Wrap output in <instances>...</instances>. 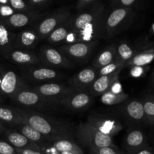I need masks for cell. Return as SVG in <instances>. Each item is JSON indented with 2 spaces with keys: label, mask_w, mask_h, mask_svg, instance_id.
I'll use <instances>...</instances> for the list:
<instances>
[{
  "label": "cell",
  "mask_w": 154,
  "mask_h": 154,
  "mask_svg": "<svg viewBox=\"0 0 154 154\" xmlns=\"http://www.w3.org/2000/svg\"><path fill=\"white\" fill-rule=\"evenodd\" d=\"M0 154H17L16 150L8 142L0 139Z\"/></svg>",
  "instance_id": "cell-32"
},
{
  "label": "cell",
  "mask_w": 154,
  "mask_h": 154,
  "mask_svg": "<svg viewBox=\"0 0 154 154\" xmlns=\"http://www.w3.org/2000/svg\"><path fill=\"white\" fill-rule=\"evenodd\" d=\"M92 102V96L86 91L76 90L65 98L60 103L72 111H81L87 108Z\"/></svg>",
  "instance_id": "cell-8"
},
{
  "label": "cell",
  "mask_w": 154,
  "mask_h": 154,
  "mask_svg": "<svg viewBox=\"0 0 154 154\" xmlns=\"http://www.w3.org/2000/svg\"><path fill=\"white\" fill-rule=\"evenodd\" d=\"M26 87H28L26 83L16 72L12 70H4L0 83V96H8L11 99L19 90Z\"/></svg>",
  "instance_id": "cell-5"
},
{
  "label": "cell",
  "mask_w": 154,
  "mask_h": 154,
  "mask_svg": "<svg viewBox=\"0 0 154 154\" xmlns=\"http://www.w3.org/2000/svg\"><path fill=\"white\" fill-rule=\"evenodd\" d=\"M135 0H121L122 3H123L124 5H130L131 4L134 2Z\"/></svg>",
  "instance_id": "cell-37"
},
{
  "label": "cell",
  "mask_w": 154,
  "mask_h": 154,
  "mask_svg": "<svg viewBox=\"0 0 154 154\" xmlns=\"http://www.w3.org/2000/svg\"><path fill=\"white\" fill-rule=\"evenodd\" d=\"M11 99L23 106L32 108H45L56 105L40 96L33 89L30 90L28 87L19 90L12 96Z\"/></svg>",
  "instance_id": "cell-4"
},
{
  "label": "cell",
  "mask_w": 154,
  "mask_h": 154,
  "mask_svg": "<svg viewBox=\"0 0 154 154\" xmlns=\"http://www.w3.org/2000/svg\"><path fill=\"white\" fill-rule=\"evenodd\" d=\"M5 127L4 124L0 121V134L3 133V132H5Z\"/></svg>",
  "instance_id": "cell-38"
},
{
  "label": "cell",
  "mask_w": 154,
  "mask_h": 154,
  "mask_svg": "<svg viewBox=\"0 0 154 154\" xmlns=\"http://www.w3.org/2000/svg\"><path fill=\"white\" fill-rule=\"evenodd\" d=\"M0 101H1V97H0Z\"/></svg>",
  "instance_id": "cell-45"
},
{
  "label": "cell",
  "mask_w": 154,
  "mask_h": 154,
  "mask_svg": "<svg viewBox=\"0 0 154 154\" xmlns=\"http://www.w3.org/2000/svg\"><path fill=\"white\" fill-rule=\"evenodd\" d=\"M18 129H19L20 132L21 134H23L28 139L36 143V144L39 142H43L45 138H46L40 132H38L36 129H35L34 128L32 127L29 125L26 124V123H23L22 125L18 126Z\"/></svg>",
  "instance_id": "cell-27"
},
{
  "label": "cell",
  "mask_w": 154,
  "mask_h": 154,
  "mask_svg": "<svg viewBox=\"0 0 154 154\" xmlns=\"http://www.w3.org/2000/svg\"><path fill=\"white\" fill-rule=\"evenodd\" d=\"M119 72L109 75L98 77L90 87V94L93 96H102L103 93L109 90L113 85L118 81Z\"/></svg>",
  "instance_id": "cell-12"
},
{
  "label": "cell",
  "mask_w": 154,
  "mask_h": 154,
  "mask_svg": "<svg viewBox=\"0 0 154 154\" xmlns=\"http://www.w3.org/2000/svg\"><path fill=\"white\" fill-rule=\"evenodd\" d=\"M32 1L34 2L38 3V2H42V1H45V0H32Z\"/></svg>",
  "instance_id": "cell-43"
},
{
  "label": "cell",
  "mask_w": 154,
  "mask_h": 154,
  "mask_svg": "<svg viewBox=\"0 0 154 154\" xmlns=\"http://www.w3.org/2000/svg\"><path fill=\"white\" fill-rule=\"evenodd\" d=\"M137 154H152L151 152L147 150H140Z\"/></svg>",
  "instance_id": "cell-39"
},
{
  "label": "cell",
  "mask_w": 154,
  "mask_h": 154,
  "mask_svg": "<svg viewBox=\"0 0 154 154\" xmlns=\"http://www.w3.org/2000/svg\"><path fill=\"white\" fill-rule=\"evenodd\" d=\"M126 112L131 119L135 120H141L145 116L144 105L141 102L132 101L126 107Z\"/></svg>",
  "instance_id": "cell-26"
},
{
  "label": "cell",
  "mask_w": 154,
  "mask_h": 154,
  "mask_svg": "<svg viewBox=\"0 0 154 154\" xmlns=\"http://www.w3.org/2000/svg\"><path fill=\"white\" fill-rule=\"evenodd\" d=\"M12 14H14V11L10 6L6 5H2L0 6V17L8 18Z\"/></svg>",
  "instance_id": "cell-34"
},
{
  "label": "cell",
  "mask_w": 154,
  "mask_h": 154,
  "mask_svg": "<svg viewBox=\"0 0 154 154\" xmlns=\"http://www.w3.org/2000/svg\"><path fill=\"white\" fill-rule=\"evenodd\" d=\"M8 0H0V3L2 5H5L7 3Z\"/></svg>",
  "instance_id": "cell-41"
},
{
  "label": "cell",
  "mask_w": 154,
  "mask_h": 154,
  "mask_svg": "<svg viewBox=\"0 0 154 154\" xmlns=\"http://www.w3.org/2000/svg\"><path fill=\"white\" fill-rule=\"evenodd\" d=\"M38 57L40 63L49 67L69 68L72 66L70 60L60 50L51 47H42Z\"/></svg>",
  "instance_id": "cell-6"
},
{
  "label": "cell",
  "mask_w": 154,
  "mask_h": 154,
  "mask_svg": "<svg viewBox=\"0 0 154 154\" xmlns=\"http://www.w3.org/2000/svg\"><path fill=\"white\" fill-rule=\"evenodd\" d=\"M71 35L70 26H61L57 27L50 34L47 40L51 44H60L62 42H67Z\"/></svg>",
  "instance_id": "cell-21"
},
{
  "label": "cell",
  "mask_w": 154,
  "mask_h": 154,
  "mask_svg": "<svg viewBox=\"0 0 154 154\" xmlns=\"http://www.w3.org/2000/svg\"><path fill=\"white\" fill-rule=\"evenodd\" d=\"M84 1H87V2H88V1H90V0H84Z\"/></svg>",
  "instance_id": "cell-44"
},
{
  "label": "cell",
  "mask_w": 154,
  "mask_h": 154,
  "mask_svg": "<svg viewBox=\"0 0 154 154\" xmlns=\"http://www.w3.org/2000/svg\"><path fill=\"white\" fill-rule=\"evenodd\" d=\"M40 42L35 29H26L16 35L14 48L31 51Z\"/></svg>",
  "instance_id": "cell-14"
},
{
  "label": "cell",
  "mask_w": 154,
  "mask_h": 154,
  "mask_svg": "<svg viewBox=\"0 0 154 154\" xmlns=\"http://www.w3.org/2000/svg\"><path fill=\"white\" fill-rule=\"evenodd\" d=\"M17 154H44L41 150H32V149H16Z\"/></svg>",
  "instance_id": "cell-36"
},
{
  "label": "cell",
  "mask_w": 154,
  "mask_h": 154,
  "mask_svg": "<svg viewBox=\"0 0 154 154\" xmlns=\"http://www.w3.org/2000/svg\"><path fill=\"white\" fill-rule=\"evenodd\" d=\"M16 35L5 23L0 21V54L8 58L12 50L14 48Z\"/></svg>",
  "instance_id": "cell-10"
},
{
  "label": "cell",
  "mask_w": 154,
  "mask_h": 154,
  "mask_svg": "<svg viewBox=\"0 0 154 154\" xmlns=\"http://www.w3.org/2000/svg\"><path fill=\"white\" fill-rule=\"evenodd\" d=\"M116 60V45H111L104 49L99 53V55L93 60V66L99 69L110 63H113Z\"/></svg>",
  "instance_id": "cell-19"
},
{
  "label": "cell",
  "mask_w": 154,
  "mask_h": 154,
  "mask_svg": "<svg viewBox=\"0 0 154 154\" xmlns=\"http://www.w3.org/2000/svg\"><path fill=\"white\" fill-rule=\"evenodd\" d=\"M96 42H74L63 45L60 48L68 59H73L78 61H84L87 60L93 52Z\"/></svg>",
  "instance_id": "cell-7"
},
{
  "label": "cell",
  "mask_w": 154,
  "mask_h": 154,
  "mask_svg": "<svg viewBox=\"0 0 154 154\" xmlns=\"http://www.w3.org/2000/svg\"><path fill=\"white\" fill-rule=\"evenodd\" d=\"M97 78V72L96 70L91 68H87L76 74L71 79L69 84L75 90L86 91L87 89L90 88Z\"/></svg>",
  "instance_id": "cell-9"
},
{
  "label": "cell",
  "mask_w": 154,
  "mask_h": 154,
  "mask_svg": "<svg viewBox=\"0 0 154 154\" xmlns=\"http://www.w3.org/2000/svg\"><path fill=\"white\" fill-rule=\"evenodd\" d=\"M53 147L57 152H69L73 154H84L79 145L67 138L57 139L54 141Z\"/></svg>",
  "instance_id": "cell-20"
},
{
  "label": "cell",
  "mask_w": 154,
  "mask_h": 154,
  "mask_svg": "<svg viewBox=\"0 0 154 154\" xmlns=\"http://www.w3.org/2000/svg\"><path fill=\"white\" fill-rule=\"evenodd\" d=\"M91 154H123L117 147H105L102 148L90 150Z\"/></svg>",
  "instance_id": "cell-31"
},
{
  "label": "cell",
  "mask_w": 154,
  "mask_h": 154,
  "mask_svg": "<svg viewBox=\"0 0 154 154\" xmlns=\"http://www.w3.org/2000/svg\"><path fill=\"white\" fill-rule=\"evenodd\" d=\"M144 135L141 131L134 130L129 132L126 138V147L128 152H132L141 147L144 142Z\"/></svg>",
  "instance_id": "cell-22"
},
{
  "label": "cell",
  "mask_w": 154,
  "mask_h": 154,
  "mask_svg": "<svg viewBox=\"0 0 154 154\" xmlns=\"http://www.w3.org/2000/svg\"><path fill=\"white\" fill-rule=\"evenodd\" d=\"M60 73L48 67L30 68L24 71V77L32 81H45L60 78Z\"/></svg>",
  "instance_id": "cell-11"
},
{
  "label": "cell",
  "mask_w": 154,
  "mask_h": 154,
  "mask_svg": "<svg viewBox=\"0 0 154 154\" xmlns=\"http://www.w3.org/2000/svg\"><path fill=\"white\" fill-rule=\"evenodd\" d=\"M132 57L133 51L128 44L120 43L116 46V60L120 62L123 66L127 65Z\"/></svg>",
  "instance_id": "cell-25"
},
{
  "label": "cell",
  "mask_w": 154,
  "mask_h": 154,
  "mask_svg": "<svg viewBox=\"0 0 154 154\" xmlns=\"http://www.w3.org/2000/svg\"><path fill=\"white\" fill-rule=\"evenodd\" d=\"M33 90L54 105H60L65 98L76 91L70 84L66 85L55 82H47L39 84L34 87Z\"/></svg>",
  "instance_id": "cell-3"
},
{
  "label": "cell",
  "mask_w": 154,
  "mask_h": 154,
  "mask_svg": "<svg viewBox=\"0 0 154 154\" xmlns=\"http://www.w3.org/2000/svg\"><path fill=\"white\" fill-rule=\"evenodd\" d=\"M144 114L150 119H154V102L152 101H147L143 104Z\"/></svg>",
  "instance_id": "cell-33"
},
{
  "label": "cell",
  "mask_w": 154,
  "mask_h": 154,
  "mask_svg": "<svg viewBox=\"0 0 154 154\" xmlns=\"http://www.w3.org/2000/svg\"><path fill=\"white\" fill-rule=\"evenodd\" d=\"M5 135L8 141L7 142H8L14 148L41 150V147L38 145V144L30 141L20 132L8 130L5 132Z\"/></svg>",
  "instance_id": "cell-13"
},
{
  "label": "cell",
  "mask_w": 154,
  "mask_h": 154,
  "mask_svg": "<svg viewBox=\"0 0 154 154\" xmlns=\"http://www.w3.org/2000/svg\"><path fill=\"white\" fill-rule=\"evenodd\" d=\"M59 154H73L72 153H69V152H58Z\"/></svg>",
  "instance_id": "cell-42"
},
{
  "label": "cell",
  "mask_w": 154,
  "mask_h": 154,
  "mask_svg": "<svg viewBox=\"0 0 154 154\" xmlns=\"http://www.w3.org/2000/svg\"><path fill=\"white\" fill-rule=\"evenodd\" d=\"M90 123L93 124V126H96V128H98L102 132L110 135L111 137L118 132L119 126H120L119 124L116 123L114 120H102V121L101 120H96V123Z\"/></svg>",
  "instance_id": "cell-28"
},
{
  "label": "cell",
  "mask_w": 154,
  "mask_h": 154,
  "mask_svg": "<svg viewBox=\"0 0 154 154\" xmlns=\"http://www.w3.org/2000/svg\"><path fill=\"white\" fill-rule=\"evenodd\" d=\"M77 138L90 150L105 147H115L112 137L99 130L90 123H81L76 132Z\"/></svg>",
  "instance_id": "cell-2"
},
{
  "label": "cell",
  "mask_w": 154,
  "mask_h": 154,
  "mask_svg": "<svg viewBox=\"0 0 154 154\" xmlns=\"http://www.w3.org/2000/svg\"><path fill=\"white\" fill-rule=\"evenodd\" d=\"M18 110L22 116L23 123L31 126L45 138H57V140L67 138L69 135V129L64 125L60 124L37 113L21 109Z\"/></svg>",
  "instance_id": "cell-1"
},
{
  "label": "cell",
  "mask_w": 154,
  "mask_h": 154,
  "mask_svg": "<svg viewBox=\"0 0 154 154\" xmlns=\"http://www.w3.org/2000/svg\"><path fill=\"white\" fill-rule=\"evenodd\" d=\"M60 20L59 18L48 17L39 23L35 31L38 36L39 40L47 39L51 32L60 26Z\"/></svg>",
  "instance_id": "cell-18"
},
{
  "label": "cell",
  "mask_w": 154,
  "mask_h": 154,
  "mask_svg": "<svg viewBox=\"0 0 154 154\" xmlns=\"http://www.w3.org/2000/svg\"><path fill=\"white\" fill-rule=\"evenodd\" d=\"M11 5L17 10H21L25 8L26 5L22 0H10Z\"/></svg>",
  "instance_id": "cell-35"
},
{
  "label": "cell",
  "mask_w": 154,
  "mask_h": 154,
  "mask_svg": "<svg viewBox=\"0 0 154 154\" xmlns=\"http://www.w3.org/2000/svg\"><path fill=\"white\" fill-rule=\"evenodd\" d=\"M3 72H4V69H2V68L0 67V83H1V80H2V78ZM0 97H1V96H0Z\"/></svg>",
  "instance_id": "cell-40"
},
{
  "label": "cell",
  "mask_w": 154,
  "mask_h": 154,
  "mask_svg": "<svg viewBox=\"0 0 154 154\" xmlns=\"http://www.w3.org/2000/svg\"><path fill=\"white\" fill-rule=\"evenodd\" d=\"M9 28L22 29L28 26L30 23V18L28 15L21 13L14 14L9 17L6 22H4Z\"/></svg>",
  "instance_id": "cell-23"
},
{
  "label": "cell",
  "mask_w": 154,
  "mask_h": 154,
  "mask_svg": "<svg viewBox=\"0 0 154 154\" xmlns=\"http://www.w3.org/2000/svg\"><path fill=\"white\" fill-rule=\"evenodd\" d=\"M126 16V11L123 8H119L114 11L108 17L105 24L104 35L106 38H112L117 34V30L120 23L124 20Z\"/></svg>",
  "instance_id": "cell-15"
},
{
  "label": "cell",
  "mask_w": 154,
  "mask_h": 154,
  "mask_svg": "<svg viewBox=\"0 0 154 154\" xmlns=\"http://www.w3.org/2000/svg\"><path fill=\"white\" fill-rule=\"evenodd\" d=\"M127 98L128 95L126 93H123V92L116 93V92L113 91L111 89H110L109 90L102 95L100 101L102 102V103L105 104V105H113L124 102Z\"/></svg>",
  "instance_id": "cell-24"
},
{
  "label": "cell",
  "mask_w": 154,
  "mask_h": 154,
  "mask_svg": "<svg viewBox=\"0 0 154 154\" xmlns=\"http://www.w3.org/2000/svg\"><path fill=\"white\" fill-rule=\"evenodd\" d=\"M8 59L16 64L26 66H33L40 63L38 55L31 51H25L17 48L12 50L9 54Z\"/></svg>",
  "instance_id": "cell-16"
},
{
  "label": "cell",
  "mask_w": 154,
  "mask_h": 154,
  "mask_svg": "<svg viewBox=\"0 0 154 154\" xmlns=\"http://www.w3.org/2000/svg\"><path fill=\"white\" fill-rule=\"evenodd\" d=\"M0 121L3 124L19 126L23 123V120L19 110L0 105Z\"/></svg>",
  "instance_id": "cell-17"
},
{
  "label": "cell",
  "mask_w": 154,
  "mask_h": 154,
  "mask_svg": "<svg viewBox=\"0 0 154 154\" xmlns=\"http://www.w3.org/2000/svg\"><path fill=\"white\" fill-rule=\"evenodd\" d=\"M154 59V53L152 51H145L137 54L132 57V60L127 63V65H131L135 67H141L151 63Z\"/></svg>",
  "instance_id": "cell-29"
},
{
  "label": "cell",
  "mask_w": 154,
  "mask_h": 154,
  "mask_svg": "<svg viewBox=\"0 0 154 154\" xmlns=\"http://www.w3.org/2000/svg\"><path fill=\"white\" fill-rule=\"evenodd\" d=\"M123 67H124V66L120 62L115 60L113 63H110L108 66H105L99 69L97 72V76L99 77L103 76V75H109L114 73H117V72L120 73Z\"/></svg>",
  "instance_id": "cell-30"
}]
</instances>
